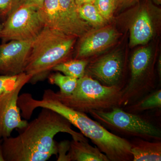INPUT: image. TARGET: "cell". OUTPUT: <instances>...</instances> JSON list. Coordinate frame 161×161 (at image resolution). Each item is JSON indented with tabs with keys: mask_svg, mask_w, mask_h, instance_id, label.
Wrapping results in <instances>:
<instances>
[{
	"mask_svg": "<svg viewBox=\"0 0 161 161\" xmlns=\"http://www.w3.org/2000/svg\"><path fill=\"white\" fill-rule=\"evenodd\" d=\"M59 132L71 136L73 139L88 141L81 133L72 129L66 119L57 112L42 108L38 117L30 123L18 136L2 139L5 161H45L58 155V147L54 138Z\"/></svg>",
	"mask_w": 161,
	"mask_h": 161,
	"instance_id": "1",
	"label": "cell"
},
{
	"mask_svg": "<svg viewBox=\"0 0 161 161\" xmlns=\"http://www.w3.org/2000/svg\"><path fill=\"white\" fill-rule=\"evenodd\" d=\"M28 105L31 111L37 108L53 110L66 119L86 138L108 157L110 161H131L130 142L108 131L99 123L83 112H78L62 103L53 90L44 91L41 100L31 98Z\"/></svg>",
	"mask_w": 161,
	"mask_h": 161,
	"instance_id": "2",
	"label": "cell"
},
{
	"mask_svg": "<svg viewBox=\"0 0 161 161\" xmlns=\"http://www.w3.org/2000/svg\"><path fill=\"white\" fill-rule=\"evenodd\" d=\"M77 37L44 27L32 41L24 73L30 75L29 82L44 80L56 65L69 60Z\"/></svg>",
	"mask_w": 161,
	"mask_h": 161,
	"instance_id": "3",
	"label": "cell"
},
{
	"mask_svg": "<svg viewBox=\"0 0 161 161\" xmlns=\"http://www.w3.org/2000/svg\"><path fill=\"white\" fill-rule=\"evenodd\" d=\"M121 90L104 86L85 75L78 79L77 86L72 94L65 95L57 92L55 95L64 104L86 114L93 110L108 111L120 107Z\"/></svg>",
	"mask_w": 161,
	"mask_h": 161,
	"instance_id": "4",
	"label": "cell"
},
{
	"mask_svg": "<svg viewBox=\"0 0 161 161\" xmlns=\"http://www.w3.org/2000/svg\"><path fill=\"white\" fill-rule=\"evenodd\" d=\"M155 58L150 46L139 48L132 54L130 61V78L121 90L120 108L130 105L154 91Z\"/></svg>",
	"mask_w": 161,
	"mask_h": 161,
	"instance_id": "5",
	"label": "cell"
},
{
	"mask_svg": "<svg viewBox=\"0 0 161 161\" xmlns=\"http://www.w3.org/2000/svg\"><path fill=\"white\" fill-rule=\"evenodd\" d=\"M95 120L107 129L128 136L149 141H161V130L150 121L120 107L108 111H91Z\"/></svg>",
	"mask_w": 161,
	"mask_h": 161,
	"instance_id": "6",
	"label": "cell"
},
{
	"mask_svg": "<svg viewBox=\"0 0 161 161\" xmlns=\"http://www.w3.org/2000/svg\"><path fill=\"white\" fill-rule=\"evenodd\" d=\"M38 9L33 6L21 4L9 15L3 24L0 36L3 43L11 40H34L44 27Z\"/></svg>",
	"mask_w": 161,
	"mask_h": 161,
	"instance_id": "7",
	"label": "cell"
},
{
	"mask_svg": "<svg viewBox=\"0 0 161 161\" xmlns=\"http://www.w3.org/2000/svg\"><path fill=\"white\" fill-rule=\"evenodd\" d=\"M126 68L125 54L119 48L89 61L85 75L105 86L117 87L122 89L125 85Z\"/></svg>",
	"mask_w": 161,
	"mask_h": 161,
	"instance_id": "8",
	"label": "cell"
},
{
	"mask_svg": "<svg viewBox=\"0 0 161 161\" xmlns=\"http://www.w3.org/2000/svg\"><path fill=\"white\" fill-rule=\"evenodd\" d=\"M136 5L130 26L131 47L149 43L156 34L161 21V9L151 0H140Z\"/></svg>",
	"mask_w": 161,
	"mask_h": 161,
	"instance_id": "9",
	"label": "cell"
},
{
	"mask_svg": "<svg viewBox=\"0 0 161 161\" xmlns=\"http://www.w3.org/2000/svg\"><path fill=\"white\" fill-rule=\"evenodd\" d=\"M31 78L26 74L14 88L0 95V139L9 137L14 129L23 130L27 126V120L21 119L18 100L20 91Z\"/></svg>",
	"mask_w": 161,
	"mask_h": 161,
	"instance_id": "10",
	"label": "cell"
},
{
	"mask_svg": "<svg viewBox=\"0 0 161 161\" xmlns=\"http://www.w3.org/2000/svg\"><path fill=\"white\" fill-rule=\"evenodd\" d=\"M115 27L105 26L90 30L80 37L75 59H86L112 46L119 37Z\"/></svg>",
	"mask_w": 161,
	"mask_h": 161,
	"instance_id": "11",
	"label": "cell"
},
{
	"mask_svg": "<svg viewBox=\"0 0 161 161\" xmlns=\"http://www.w3.org/2000/svg\"><path fill=\"white\" fill-rule=\"evenodd\" d=\"M31 43L11 40L0 44V75L14 76L24 73Z\"/></svg>",
	"mask_w": 161,
	"mask_h": 161,
	"instance_id": "12",
	"label": "cell"
},
{
	"mask_svg": "<svg viewBox=\"0 0 161 161\" xmlns=\"http://www.w3.org/2000/svg\"><path fill=\"white\" fill-rule=\"evenodd\" d=\"M58 2L69 35L80 38L91 30V26L79 16L75 0H58Z\"/></svg>",
	"mask_w": 161,
	"mask_h": 161,
	"instance_id": "13",
	"label": "cell"
},
{
	"mask_svg": "<svg viewBox=\"0 0 161 161\" xmlns=\"http://www.w3.org/2000/svg\"><path fill=\"white\" fill-rule=\"evenodd\" d=\"M38 12L44 27L69 35L60 12L58 0H44L43 6L38 9Z\"/></svg>",
	"mask_w": 161,
	"mask_h": 161,
	"instance_id": "14",
	"label": "cell"
},
{
	"mask_svg": "<svg viewBox=\"0 0 161 161\" xmlns=\"http://www.w3.org/2000/svg\"><path fill=\"white\" fill-rule=\"evenodd\" d=\"M68 157L69 161H110L98 147H92L88 141L73 139L70 142Z\"/></svg>",
	"mask_w": 161,
	"mask_h": 161,
	"instance_id": "15",
	"label": "cell"
},
{
	"mask_svg": "<svg viewBox=\"0 0 161 161\" xmlns=\"http://www.w3.org/2000/svg\"><path fill=\"white\" fill-rule=\"evenodd\" d=\"M131 144L133 161H160L161 141H150L136 138Z\"/></svg>",
	"mask_w": 161,
	"mask_h": 161,
	"instance_id": "16",
	"label": "cell"
},
{
	"mask_svg": "<svg viewBox=\"0 0 161 161\" xmlns=\"http://www.w3.org/2000/svg\"><path fill=\"white\" fill-rule=\"evenodd\" d=\"M161 108V90L153 91L139 100L122 108L125 111L134 114Z\"/></svg>",
	"mask_w": 161,
	"mask_h": 161,
	"instance_id": "17",
	"label": "cell"
},
{
	"mask_svg": "<svg viewBox=\"0 0 161 161\" xmlns=\"http://www.w3.org/2000/svg\"><path fill=\"white\" fill-rule=\"evenodd\" d=\"M89 60L86 59H69L56 65L53 71L79 79L85 75Z\"/></svg>",
	"mask_w": 161,
	"mask_h": 161,
	"instance_id": "18",
	"label": "cell"
},
{
	"mask_svg": "<svg viewBox=\"0 0 161 161\" xmlns=\"http://www.w3.org/2000/svg\"><path fill=\"white\" fill-rule=\"evenodd\" d=\"M78 10L80 19L93 28H100L106 25L107 21L94 3H87L78 6Z\"/></svg>",
	"mask_w": 161,
	"mask_h": 161,
	"instance_id": "19",
	"label": "cell"
},
{
	"mask_svg": "<svg viewBox=\"0 0 161 161\" xmlns=\"http://www.w3.org/2000/svg\"><path fill=\"white\" fill-rule=\"evenodd\" d=\"M50 83L56 85L60 88V94L68 95L75 91L78 84V79L70 76L62 75L57 72L48 76Z\"/></svg>",
	"mask_w": 161,
	"mask_h": 161,
	"instance_id": "20",
	"label": "cell"
},
{
	"mask_svg": "<svg viewBox=\"0 0 161 161\" xmlns=\"http://www.w3.org/2000/svg\"><path fill=\"white\" fill-rule=\"evenodd\" d=\"M94 4L108 22L112 19L115 10L118 8V0H95Z\"/></svg>",
	"mask_w": 161,
	"mask_h": 161,
	"instance_id": "21",
	"label": "cell"
},
{
	"mask_svg": "<svg viewBox=\"0 0 161 161\" xmlns=\"http://www.w3.org/2000/svg\"><path fill=\"white\" fill-rule=\"evenodd\" d=\"M25 75V73L14 76L0 75V95L14 88Z\"/></svg>",
	"mask_w": 161,
	"mask_h": 161,
	"instance_id": "22",
	"label": "cell"
},
{
	"mask_svg": "<svg viewBox=\"0 0 161 161\" xmlns=\"http://www.w3.org/2000/svg\"><path fill=\"white\" fill-rule=\"evenodd\" d=\"M21 5V0H0V15L7 18Z\"/></svg>",
	"mask_w": 161,
	"mask_h": 161,
	"instance_id": "23",
	"label": "cell"
},
{
	"mask_svg": "<svg viewBox=\"0 0 161 161\" xmlns=\"http://www.w3.org/2000/svg\"><path fill=\"white\" fill-rule=\"evenodd\" d=\"M58 157L57 161H69L68 153L70 147V142L68 141H62L57 145Z\"/></svg>",
	"mask_w": 161,
	"mask_h": 161,
	"instance_id": "24",
	"label": "cell"
},
{
	"mask_svg": "<svg viewBox=\"0 0 161 161\" xmlns=\"http://www.w3.org/2000/svg\"><path fill=\"white\" fill-rule=\"evenodd\" d=\"M44 0H21V5H28L39 9L43 6Z\"/></svg>",
	"mask_w": 161,
	"mask_h": 161,
	"instance_id": "25",
	"label": "cell"
},
{
	"mask_svg": "<svg viewBox=\"0 0 161 161\" xmlns=\"http://www.w3.org/2000/svg\"><path fill=\"white\" fill-rule=\"evenodd\" d=\"M140 0H118V7L128 8L134 6Z\"/></svg>",
	"mask_w": 161,
	"mask_h": 161,
	"instance_id": "26",
	"label": "cell"
},
{
	"mask_svg": "<svg viewBox=\"0 0 161 161\" xmlns=\"http://www.w3.org/2000/svg\"><path fill=\"white\" fill-rule=\"evenodd\" d=\"M95 0H75V3L77 5V7L87 4V3H94Z\"/></svg>",
	"mask_w": 161,
	"mask_h": 161,
	"instance_id": "27",
	"label": "cell"
},
{
	"mask_svg": "<svg viewBox=\"0 0 161 161\" xmlns=\"http://www.w3.org/2000/svg\"><path fill=\"white\" fill-rule=\"evenodd\" d=\"M161 55L159 58L158 62V74L159 77L161 79Z\"/></svg>",
	"mask_w": 161,
	"mask_h": 161,
	"instance_id": "28",
	"label": "cell"
},
{
	"mask_svg": "<svg viewBox=\"0 0 161 161\" xmlns=\"http://www.w3.org/2000/svg\"><path fill=\"white\" fill-rule=\"evenodd\" d=\"M0 161H5L3 157V148H2V140L0 139Z\"/></svg>",
	"mask_w": 161,
	"mask_h": 161,
	"instance_id": "29",
	"label": "cell"
},
{
	"mask_svg": "<svg viewBox=\"0 0 161 161\" xmlns=\"http://www.w3.org/2000/svg\"><path fill=\"white\" fill-rule=\"evenodd\" d=\"M157 6H159L161 4V0H151Z\"/></svg>",
	"mask_w": 161,
	"mask_h": 161,
	"instance_id": "30",
	"label": "cell"
},
{
	"mask_svg": "<svg viewBox=\"0 0 161 161\" xmlns=\"http://www.w3.org/2000/svg\"><path fill=\"white\" fill-rule=\"evenodd\" d=\"M2 29H3V25L0 23V36H1V32H2Z\"/></svg>",
	"mask_w": 161,
	"mask_h": 161,
	"instance_id": "31",
	"label": "cell"
}]
</instances>
